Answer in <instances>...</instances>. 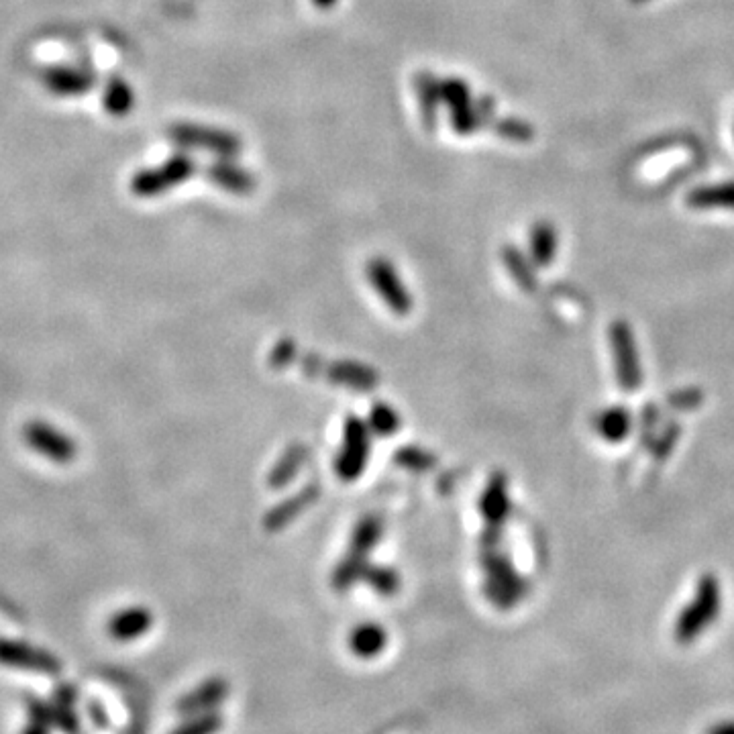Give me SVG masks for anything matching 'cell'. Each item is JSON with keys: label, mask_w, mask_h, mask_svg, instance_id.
I'll return each instance as SVG.
<instances>
[{"label": "cell", "mask_w": 734, "mask_h": 734, "mask_svg": "<svg viewBox=\"0 0 734 734\" xmlns=\"http://www.w3.org/2000/svg\"><path fill=\"white\" fill-rule=\"evenodd\" d=\"M722 612V586L714 573H704L696 584L692 600L681 608L673 624V639L677 645L696 643Z\"/></svg>", "instance_id": "1"}, {"label": "cell", "mask_w": 734, "mask_h": 734, "mask_svg": "<svg viewBox=\"0 0 734 734\" xmlns=\"http://www.w3.org/2000/svg\"><path fill=\"white\" fill-rule=\"evenodd\" d=\"M482 565L486 573L484 594L498 610H512L529 596V580L514 569L510 557L500 553L498 547L482 549Z\"/></svg>", "instance_id": "2"}, {"label": "cell", "mask_w": 734, "mask_h": 734, "mask_svg": "<svg viewBox=\"0 0 734 734\" xmlns=\"http://www.w3.org/2000/svg\"><path fill=\"white\" fill-rule=\"evenodd\" d=\"M608 339H610V353H612L616 382L626 394H633L643 386V363H641L637 337L631 325H628L624 319H618L610 325Z\"/></svg>", "instance_id": "3"}, {"label": "cell", "mask_w": 734, "mask_h": 734, "mask_svg": "<svg viewBox=\"0 0 734 734\" xmlns=\"http://www.w3.org/2000/svg\"><path fill=\"white\" fill-rule=\"evenodd\" d=\"M372 431L365 421L357 416H349L343 425L341 449L335 457V474L343 482H355L370 459Z\"/></svg>", "instance_id": "4"}, {"label": "cell", "mask_w": 734, "mask_h": 734, "mask_svg": "<svg viewBox=\"0 0 734 734\" xmlns=\"http://www.w3.org/2000/svg\"><path fill=\"white\" fill-rule=\"evenodd\" d=\"M170 137L182 147L211 151L219 157H225V160H231V157H237L241 153L239 137L215 127L182 123L170 129Z\"/></svg>", "instance_id": "5"}, {"label": "cell", "mask_w": 734, "mask_h": 734, "mask_svg": "<svg viewBox=\"0 0 734 734\" xmlns=\"http://www.w3.org/2000/svg\"><path fill=\"white\" fill-rule=\"evenodd\" d=\"M367 280H370L372 288L378 292V296L396 317H406V314H410L414 306L412 294L402 284L392 261H388L386 257L370 259V264H367Z\"/></svg>", "instance_id": "6"}, {"label": "cell", "mask_w": 734, "mask_h": 734, "mask_svg": "<svg viewBox=\"0 0 734 734\" xmlns=\"http://www.w3.org/2000/svg\"><path fill=\"white\" fill-rule=\"evenodd\" d=\"M192 174H194L192 157H188L184 153H178V155L170 157V160L166 164H162L160 168L139 172L133 178L131 188L137 196L151 198V196L168 192L170 188L186 182Z\"/></svg>", "instance_id": "7"}, {"label": "cell", "mask_w": 734, "mask_h": 734, "mask_svg": "<svg viewBox=\"0 0 734 734\" xmlns=\"http://www.w3.org/2000/svg\"><path fill=\"white\" fill-rule=\"evenodd\" d=\"M23 437L35 453L51 463L66 465L72 463L78 455V447L70 435L43 421L27 423V427L23 429Z\"/></svg>", "instance_id": "8"}, {"label": "cell", "mask_w": 734, "mask_h": 734, "mask_svg": "<svg viewBox=\"0 0 734 734\" xmlns=\"http://www.w3.org/2000/svg\"><path fill=\"white\" fill-rule=\"evenodd\" d=\"M231 686L225 677H208L200 686L182 696L176 704V710L182 716H196L204 712L217 710L229 696Z\"/></svg>", "instance_id": "9"}, {"label": "cell", "mask_w": 734, "mask_h": 734, "mask_svg": "<svg viewBox=\"0 0 734 734\" xmlns=\"http://www.w3.org/2000/svg\"><path fill=\"white\" fill-rule=\"evenodd\" d=\"M0 663L7 667L35 671V673H58L60 663L54 655L35 649L19 641H0Z\"/></svg>", "instance_id": "10"}, {"label": "cell", "mask_w": 734, "mask_h": 734, "mask_svg": "<svg viewBox=\"0 0 734 734\" xmlns=\"http://www.w3.org/2000/svg\"><path fill=\"white\" fill-rule=\"evenodd\" d=\"M323 378L335 386H343L355 392H372L380 384V376L374 367L349 359L327 363Z\"/></svg>", "instance_id": "11"}, {"label": "cell", "mask_w": 734, "mask_h": 734, "mask_svg": "<svg viewBox=\"0 0 734 734\" xmlns=\"http://www.w3.org/2000/svg\"><path fill=\"white\" fill-rule=\"evenodd\" d=\"M319 494H321V486L317 482H312V484L304 486L300 492H296L294 496L286 498L284 502H280L278 506H274L264 516V527L270 533H278V531L286 529L294 518H298L308 506H312L314 502H317Z\"/></svg>", "instance_id": "12"}, {"label": "cell", "mask_w": 734, "mask_h": 734, "mask_svg": "<svg viewBox=\"0 0 734 734\" xmlns=\"http://www.w3.org/2000/svg\"><path fill=\"white\" fill-rule=\"evenodd\" d=\"M510 510H512V502H510V492H508V478L502 474V471H496L480 498V512L486 524L502 527L506 518L510 516Z\"/></svg>", "instance_id": "13"}, {"label": "cell", "mask_w": 734, "mask_h": 734, "mask_svg": "<svg viewBox=\"0 0 734 734\" xmlns=\"http://www.w3.org/2000/svg\"><path fill=\"white\" fill-rule=\"evenodd\" d=\"M151 626H153L151 610H147L143 606H131V608H125V610L117 612L109 620V635L115 641L129 643V641H137L145 633H149Z\"/></svg>", "instance_id": "14"}, {"label": "cell", "mask_w": 734, "mask_h": 734, "mask_svg": "<svg viewBox=\"0 0 734 734\" xmlns=\"http://www.w3.org/2000/svg\"><path fill=\"white\" fill-rule=\"evenodd\" d=\"M386 645H388V633L378 622L357 624L349 635V649L359 659L378 657L386 649Z\"/></svg>", "instance_id": "15"}, {"label": "cell", "mask_w": 734, "mask_h": 734, "mask_svg": "<svg viewBox=\"0 0 734 734\" xmlns=\"http://www.w3.org/2000/svg\"><path fill=\"white\" fill-rule=\"evenodd\" d=\"M594 429L606 443L618 445L633 431V414L624 406H610L594 418Z\"/></svg>", "instance_id": "16"}, {"label": "cell", "mask_w": 734, "mask_h": 734, "mask_svg": "<svg viewBox=\"0 0 734 734\" xmlns=\"http://www.w3.org/2000/svg\"><path fill=\"white\" fill-rule=\"evenodd\" d=\"M557 249H559L557 229L547 221L535 223L529 235V257L533 264L537 268H549L553 264V259L557 257Z\"/></svg>", "instance_id": "17"}, {"label": "cell", "mask_w": 734, "mask_h": 734, "mask_svg": "<svg viewBox=\"0 0 734 734\" xmlns=\"http://www.w3.org/2000/svg\"><path fill=\"white\" fill-rule=\"evenodd\" d=\"M206 178L219 188L233 192V194H249L255 188V178L251 172L235 166L231 160L227 162L225 157L221 162L213 164L206 170Z\"/></svg>", "instance_id": "18"}, {"label": "cell", "mask_w": 734, "mask_h": 734, "mask_svg": "<svg viewBox=\"0 0 734 734\" xmlns=\"http://www.w3.org/2000/svg\"><path fill=\"white\" fill-rule=\"evenodd\" d=\"M494 102L484 96L476 104H467L459 111H451V127L457 135H471L492 121Z\"/></svg>", "instance_id": "19"}, {"label": "cell", "mask_w": 734, "mask_h": 734, "mask_svg": "<svg viewBox=\"0 0 734 734\" xmlns=\"http://www.w3.org/2000/svg\"><path fill=\"white\" fill-rule=\"evenodd\" d=\"M306 459H308V449H306V445H302V443H294V445H290V447L280 455V459L276 461V465H274V467H272V471H270V478H268L270 488L280 490V488L288 486V484H290V482L300 474V469L304 467Z\"/></svg>", "instance_id": "20"}, {"label": "cell", "mask_w": 734, "mask_h": 734, "mask_svg": "<svg viewBox=\"0 0 734 734\" xmlns=\"http://www.w3.org/2000/svg\"><path fill=\"white\" fill-rule=\"evenodd\" d=\"M502 261H504V268L508 270V274L512 276L518 288H522L524 292L537 290V274H535L537 266L533 264L531 257L524 255L514 245H506L502 249Z\"/></svg>", "instance_id": "21"}, {"label": "cell", "mask_w": 734, "mask_h": 734, "mask_svg": "<svg viewBox=\"0 0 734 734\" xmlns=\"http://www.w3.org/2000/svg\"><path fill=\"white\" fill-rule=\"evenodd\" d=\"M686 202L696 211H710V208H730V211H734V182L700 186L688 194Z\"/></svg>", "instance_id": "22"}, {"label": "cell", "mask_w": 734, "mask_h": 734, "mask_svg": "<svg viewBox=\"0 0 734 734\" xmlns=\"http://www.w3.org/2000/svg\"><path fill=\"white\" fill-rule=\"evenodd\" d=\"M414 86H416V96H418V107H421V113H423V121L429 127H435L439 107L443 104L441 102V80L429 72H421V74H416Z\"/></svg>", "instance_id": "23"}, {"label": "cell", "mask_w": 734, "mask_h": 734, "mask_svg": "<svg viewBox=\"0 0 734 734\" xmlns=\"http://www.w3.org/2000/svg\"><path fill=\"white\" fill-rule=\"evenodd\" d=\"M382 535H384L382 518L376 514H367L355 524V529L349 539V551L367 557L372 553V549L378 547V543L382 541Z\"/></svg>", "instance_id": "24"}, {"label": "cell", "mask_w": 734, "mask_h": 734, "mask_svg": "<svg viewBox=\"0 0 734 734\" xmlns=\"http://www.w3.org/2000/svg\"><path fill=\"white\" fill-rule=\"evenodd\" d=\"M367 567H370V563H367L365 555H359L347 549V555L339 561V565L333 571V578H331L333 588L339 594L349 592L357 582H363V575Z\"/></svg>", "instance_id": "25"}, {"label": "cell", "mask_w": 734, "mask_h": 734, "mask_svg": "<svg viewBox=\"0 0 734 734\" xmlns=\"http://www.w3.org/2000/svg\"><path fill=\"white\" fill-rule=\"evenodd\" d=\"M45 84L58 94H80L92 86V78L88 72H80L74 68H56L45 76Z\"/></svg>", "instance_id": "26"}, {"label": "cell", "mask_w": 734, "mask_h": 734, "mask_svg": "<svg viewBox=\"0 0 734 734\" xmlns=\"http://www.w3.org/2000/svg\"><path fill=\"white\" fill-rule=\"evenodd\" d=\"M363 582L370 586L376 594L390 598L396 596L400 592V573L394 567H386V565H370L363 575Z\"/></svg>", "instance_id": "27"}, {"label": "cell", "mask_w": 734, "mask_h": 734, "mask_svg": "<svg viewBox=\"0 0 734 734\" xmlns=\"http://www.w3.org/2000/svg\"><path fill=\"white\" fill-rule=\"evenodd\" d=\"M400 414L386 402H378L372 406L370 418H367V427L378 437H392L400 431Z\"/></svg>", "instance_id": "28"}, {"label": "cell", "mask_w": 734, "mask_h": 734, "mask_svg": "<svg viewBox=\"0 0 734 734\" xmlns=\"http://www.w3.org/2000/svg\"><path fill=\"white\" fill-rule=\"evenodd\" d=\"M394 463L402 469L416 471V474H425V471H431L437 465V457L431 451L423 449V447L408 445V447H402V449L396 451Z\"/></svg>", "instance_id": "29"}, {"label": "cell", "mask_w": 734, "mask_h": 734, "mask_svg": "<svg viewBox=\"0 0 734 734\" xmlns=\"http://www.w3.org/2000/svg\"><path fill=\"white\" fill-rule=\"evenodd\" d=\"M225 720L219 710L204 712L196 716H186V720L176 726L170 734H219Z\"/></svg>", "instance_id": "30"}, {"label": "cell", "mask_w": 734, "mask_h": 734, "mask_svg": "<svg viewBox=\"0 0 734 734\" xmlns=\"http://www.w3.org/2000/svg\"><path fill=\"white\" fill-rule=\"evenodd\" d=\"M104 104H107V109L113 115L123 117L133 107V90H131V86L125 84L121 78L111 80L107 92H104Z\"/></svg>", "instance_id": "31"}, {"label": "cell", "mask_w": 734, "mask_h": 734, "mask_svg": "<svg viewBox=\"0 0 734 734\" xmlns=\"http://www.w3.org/2000/svg\"><path fill=\"white\" fill-rule=\"evenodd\" d=\"M441 102L447 104L449 111H459L471 104L469 86L461 78L441 80Z\"/></svg>", "instance_id": "32"}, {"label": "cell", "mask_w": 734, "mask_h": 734, "mask_svg": "<svg viewBox=\"0 0 734 734\" xmlns=\"http://www.w3.org/2000/svg\"><path fill=\"white\" fill-rule=\"evenodd\" d=\"M494 131L500 137L516 143H527L535 137V129L522 119H500L494 123Z\"/></svg>", "instance_id": "33"}, {"label": "cell", "mask_w": 734, "mask_h": 734, "mask_svg": "<svg viewBox=\"0 0 734 734\" xmlns=\"http://www.w3.org/2000/svg\"><path fill=\"white\" fill-rule=\"evenodd\" d=\"M296 357H298L296 343L290 339H282L280 343L274 345L270 353V365L274 370H286V367H290L296 361Z\"/></svg>", "instance_id": "34"}, {"label": "cell", "mask_w": 734, "mask_h": 734, "mask_svg": "<svg viewBox=\"0 0 734 734\" xmlns=\"http://www.w3.org/2000/svg\"><path fill=\"white\" fill-rule=\"evenodd\" d=\"M325 361L323 357L314 355V353H308L302 357V372L308 376V378H317V376H323L325 372Z\"/></svg>", "instance_id": "35"}, {"label": "cell", "mask_w": 734, "mask_h": 734, "mask_svg": "<svg viewBox=\"0 0 734 734\" xmlns=\"http://www.w3.org/2000/svg\"><path fill=\"white\" fill-rule=\"evenodd\" d=\"M706 734H734V720H724V722H716L712 724Z\"/></svg>", "instance_id": "36"}, {"label": "cell", "mask_w": 734, "mask_h": 734, "mask_svg": "<svg viewBox=\"0 0 734 734\" xmlns=\"http://www.w3.org/2000/svg\"><path fill=\"white\" fill-rule=\"evenodd\" d=\"M312 3L317 5L319 9H331L337 3V0H312Z\"/></svg>", "instance_id": "37"}, {"label": "cell", "mask_w": 734, "mask_h": 734, "mask_svg": "<svg viewBox=\"0 0 734 734\" xmlns=\"http://www.w3.org/2000/svg\"><path fill=\"white\" fill-rule=\"evenodd\" d=\"M631 3H635V5H641V3H647V0H631Z\"/></svg>", "instance_id": "38"}]
</instances>
